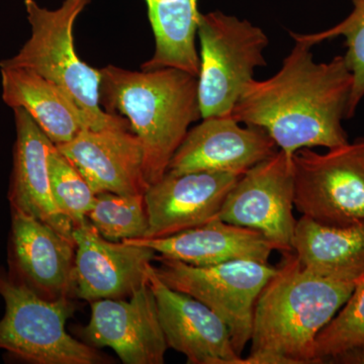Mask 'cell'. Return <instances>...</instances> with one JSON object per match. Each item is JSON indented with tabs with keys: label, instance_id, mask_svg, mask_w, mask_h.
Instances as JSON below:
<instances>
[{
	"label": "cell",
	"instance_id": "cell-1",
	"mask_svg": "<svg viewBox=\"0 0 364 364\" xmlns=\"http://www.w3.org/2000/svg\"><path fill=\"white\" fill-rule=\"evenodd\" d=\"M312 46L294 41L282 68L267 80L244 88L232 117L267 132L289 156L303 148L340 147L348 143L346 119L353 76L344 56L316 63Z\"/></svg>",
	"mask_w": 364,
	"mask_h": 364
},
{
	"label": "cell",
	"instance_id": "cell-2",
	"mask_svg": "<svg viewBox=\"0 0 364 364\" xmlns=\"http://www.w3.org/2000/svg\"><path fill=\"white\" fill-rule=\"evenodd\" d=\"M254 310L244 364H316V340L358 282L326 279L284 252Z\"/></svg>",
	"mask_w": 364,
	"mask_h": 364
},
{
	"label": "cell",
	"instance_id": "cell-3",
	"mask_svg": "<svg viewBox=\"0 0 364 364\" xmlns=\"http://www.w3.org/2000/svg\"><path fill=\"white\" fill-rule=\"evenodd\" d=\"M100 105L107 114L126 117L142 142L148 186L164 176L169 163L202 119L198 76L176 68L132 71L114 65L100 69Z\"/></svg>",
	"mask_w": 364,
	"mask_h": 364
},
{
	"label": "cell",
	"instance_id": "cell-4",
	"mask_svg": "<svg viewBox=\"0 0 364 364\" xmlns=\"http://www.w3.org/2000/svg\"><path fill=\"white\" fill-rule=\"evenodd\" d=\"M91 0H63L59 9H48L25 0L31 37L18 54L0 62V68H25L49 79L68 93L85 114L92 130L131 129L126 117L102 109V73L81 61L74 46L73 28Z\"/></svg>",
	"mask_w": 364,
	"mask_h": 364
},
{
	"label": "cell",
	"instance_id": "cell-5",
	"mask_svg": "<svg viewBox=\"0 0 364 364\" xmlns=\"http://www.w3.org/2000/svg\"><path fill=\"white\" fill-rule=\"evenodd\" d=\"M0 296L6 313L0 320V349L33 364H100L107 359L66 331L75 306L71 299L49 301L16 282L0 267Z\"/></svg>",
	"mask_w": 364,
	"mask_h": 364
},
{
	"label": "cell",
	"instance_id": "cell-6",
	"mask_svg": "<svg viewBox=\"0 0 364 364\" xmlns=\"http://www.w3.org/2000/svg\"><path fill=\"white\" fill-rule=\"evenodd\" d=\"M198 102L202 119L232 116L255 69L267 65V33L247 20L215 11L200 14Z\"/></svg>",
	"mask_w": 364,
	"mask_h": 364
},
{
	"label": "cell",
	"instance_id": "cell-7",
	"mask_svg": "<svg viewBox=\"0 0 364 364\" xmlns=\"http://www.w3.org/2000/svg\"><path fill=\"white\" fill-rule=\"evenodd\" d=\"M154 270L166 286L202 301L224 321L235 350L243 353L252 335L258 296L277 267L255 260H233L210 267H193L155 256Z\"/></svg>",
	"mask_w": 364,
	"mask_h": 364
},
{
	"label": "cell",
	"instance_id": "cell-8",
	"mask_svg": "<svg viewBox=\"0 0 364 364\" xmlns=\"http://www.w3.org/2000/svg\"><path fill=\"white\" fill-rule=\"evenodd\" d=\"M294 208L332 226H364V139L328 149L303 148L293 155Z\"/></svg>",
	"mask_w": 364,
	"mask_h": 364
},
{
	"label": "cell",
	"instance_id": "cell-9",
	"mask_svg": "<svg viewBox=\"0 0 364 364\" xmlns=\"http://www.w3.org/2000/svg\"><path fill=\"white\" fill-rule=\"evenodd\" d=\"M294 208L293 156L279 149L242 174L228 193L219 219L255 230L275 250L291 252L298 222Z\"/></svg>",
	"mask_w": 364,
	"mask_h": 364
},
{
	"label": "cell",
	"instance_id": "cell-10",
	"mask_svg": "<svg viewBox=\"0 0 364 364\" xmlns=\"http://www.w3.org/2000/svg\"><path fill=\"white\" fill-rule=\"evenodd\" d=\"M90 304V323L81 329L86 343L112 348L124 364L164 363L168 345L149 282L129 301L104 299Z\"/></svg>",
	"mask_w": 364,
	"mask_h": 364
},
{
	"label": "cell",
	"instance_id": "cell-11",
	"mask_svg": "<svg viewBox=\"0 0 364 364\" xmlns=\"http://www.w3.org/2000/svg\"><path fill=\"white\" fill-rule=\"evenodd\" d=\"M74 296L95 301L124 299L148 284L154 250L127 242L107 240L90 222L74 227Z\"/></svg>",
	"mask_w": 364,
	"mask_h": 364
},
{
	"label": "cell",
	"instance_id": "cell-12",
	"mask_svg": "<svg viewBox=\"0 0 364 364\" xmlns=\"http://www.w3.org/2000/svg\"><path fill=\"white\" fill-rule=\"evenodd\" d=\"M76 246L54 228L11 208L9 273L49 301L74 296Z\"/></svg>",
	"mask_w": 364,
	"mask_h": 364
},
{
	"label": "cell",
	"instance_id": "cell-13",
	"mask_svg": "<svg viewBox=\"0 0 364 364\" xmlns=\"http://www.w3.org/2000/svg\"><path fill=\"white\" fill-rule=\"evenodd\" d=\"M240 176L167 171L144 193L149 227L142 239L164 238L219 219L223 203Z\"/></svg>",
	"mask_w": 364,
	"mask_h": 364
},
{
	"label": "cell",
	"instance_id": "cell-14",
	"mask_svg": "<svg viewBox=\"0 0 364 364\" xmlns=\"http://www.w3.org/2000/svg\"><path fill=\"white\" fill-rule=\"evenodd\" d=\"M279 151L267 132L242 127L232 116L203 119L188 132L167 171H213L242 176Z\"/></svg>",
	"mask_w": 364,
	"mask_h": 364
},
{
	"label": "cell",
	"instance_id": "cell-15",
	"mask_svg": "<svg viewBox=\"0 0 364 364\" xmlns=\"http://www.w3.org/2000/svg\"><path fill=\"white\" fill-rule=\"evenodd\" d=\"M148 282L168 348L183 354L188 364H244L227 325L217 314L202 301L166 286L153 264Z\"/></svg>",
	"mask_w": 364,
	"mask_h": 364
},
{
	"label": "cell",
	"instance_id": "cell-16",
	"mask_svg": "<svg viewBox=\"0 0 364 364\" xmlns=\"http://www.w3.org/2000/svg\"><path fill=\"white\" fill-rule=\"evenodd\" d=\"M56 147L95 195H144L149 186L144 176L142 142L130 129H85Z\"/></svg>",
	"mask_w": 364,
	"mask_h": 364
},
{
	"label": "cell",
	"instance_id": "cell-17",
	"mask_svg": "<svg viewBox=\"0 0 364 364\" xmlns=\"http://www.w3.org/2000/svg\"><path fill=\"white\" fill-rule=\"evenodd\" d=\"M14 112L16 139L9 191L11 207L37 218L74 242L73 224L57 207L52 195L49 156L56 145L26 109L16 107Z\"/></svg>",
	"mask_w": 364,
	"mask_h": 364
},
{
	"label": "cell",
	"instance_id": "cell-18",
	"mask_svg": "<svg viewBox=\"0 0 364 364\" xmlns=\"http://www.w3.org/2000/svg\"><path fill=\"white\" fill-rule=\"evenodd\" d=\"M127 243L146 246L161 257L193 267H210L233 260L268 263L274 246L259 232L215 219L157 239H132Z\"/></svg>",
	"mask_w": 364,
	"mask_h": 364
},
{
	"label": "cell",
	"instance_id": "cell-19",
	"mask_svg": "<svg viewBox=\"0 0 364 364\" xmlns=\"http://www.w3.org/2000/svg\"><path fill=\"white\" fill-rule=\"evenodd\" d=\"M0 71L4 102L13 109H26L55 145L69 142L90 129L80 107L56 83L25 68Z\"/></svg>",
	"mask_w": 364,
	"mask_h": 364
},
{
	"label": "cell",
	"instance_id": "cell-20",
	"mask_svg": "<svg viewBox=\"0 0 364 364\" xmlns=\"http://www.w3.org/2000/svg\"><path fill=\"white\" fill-rule=\"evenodd\" d=\"M291 252L315 274L359 282L364 277V226H332L301 215Z\"/></svg>",
	"mask_w": 364,
	"mask_h": 364
},
{
	"label": "cell",
	"instance_id": "cell-21",
	"mask_svg": "<svg viewBox=\"0 0 364 364\" xmlns=\"http://www.w3.org/2000/svg\"><path fill=\"white\" fill-rule=\"evenodd\" d=\"M155 38V52L142 70L176 68L200 74L198 36V0H144Z\"/></svg>",
	"mask_w": 364,
	"mask_h": 364
},
{
	"label": "cell",
	"instance_id": "cell-22",
	"mask_svg": "<svg viewBox=\"0 0 364 364\" xmlns=\"http://www.w3.org/2000/svg\"><path fill=\"white\" fill-rule=\"evenodd\" d=\"M87 220L105 239L114 242L142 239L149 227L144 195L100 193Z\"/></svg>",
	"mask_w": 364,
	"mask_h": 364
},
{
	"label": "cell",
	"instance_id": "cell-23",
	"mask_svg": "<svg viewBox=\"0 0 364 364\" xmlns=\"http://www.w3.org/2000/svg\"><path fill=\"white\" fill-rule=\"evenodd\" d=\"M351 2L353 6L351 14L338 25L323 32L309 35L291 33L294 41H301L312 47L340 36L345 38L346 53L344 59L353 76L346 119L354 116L364 97V0H351Z\"/></svg>",
	"mask_w": 364,
	"mask_h": 364
},
{
	"label": "cell",
	"instance_id": "cell-24",
	"mask_svg": "<svg viewBox=\"0 0 364 364\" xmlns=\"http://www.w3.org/2000/svg\"><path fill=\"white\" fill-rule=\"evenodd\" d=\"M364 347V277L316 340L318 363Z\"/></svg>",
	"mask_w": 364,
	"mask_h": 364
},
{
	"label": "cell",
	"instance_id": "cell-25",
	"mask_svg": "<svg viewBox=\"0 0 364 364\" xmlns=\"http://www.w3.org/2000/svg\"><path fill=\"white\" fill-rule=\"evenodd\" d=\"M49 172L53 198L59 210L74 227L87 221L97 195L57 147L50 153Z\"/></svg>",
	"mask_w": 364,
	"mask_h": 364
},
{
	"label": "cell",
	"instance_id": "cell-26",
	"mask_svg": "<svg viewBox=\"0 0 364 364\" xmlns=\"http://www.w3.org/2000/svg\"><path fill=\"white\" fill-rule=\"evenodd\" d=\"M331 360L339 363L364 364V347L346 352Z\"/></svg>",
	"mask_w": 364,
	"mask_h": 364
}]
</instances>
